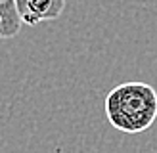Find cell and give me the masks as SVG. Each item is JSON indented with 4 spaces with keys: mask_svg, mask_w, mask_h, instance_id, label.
I'll list each match as a JSON object with an SVG mask.
<instances>
[{
    "mask_svg": "<svg viewBox=\"0 0 157 153\" xmlns=\"http://www.w3.org/2000/svg\"><path fill=\"white\" fill-rule=\"evenodd\" d=\"M105 117L121 132H144L157 119V92L146 82H123L105 96Z\"/></svg>",
    "mask_w": 157,
    "mask_h": 153,
    "instance_id": "6da1fadb",
    "label": "cell"
},
{
    "mask_svg": "<svg viewBox=\"0 0 157 153\" xmlns=\"http://www.w3.org/2000/svg\"><path fill=\"white\" fill-rule=\"evenodd\" d=\"M21 31L15 0H0V38H12Z\"/></svg>",
    "mask_w": 157,
    "mask_h": 153,
    "instance_id": "3957f363",
    "label": "cell"
},
{
    "mask_svg": "<svg viewBox=\"0 0 157 153\" xmlns=\"http://www.w3.org/2000/svg\"><path fill=\"white\" fill-rule=\"evenodd\" d=\"M21 23L38 25L42 21L58 19L63 13L65 0H15Z\"/></svg>",
    "mask_w": 157,
    "mask_h": 153,
    "instance_id": "7a4b0ae2",
    "label": "cell"
}]
</instances>
